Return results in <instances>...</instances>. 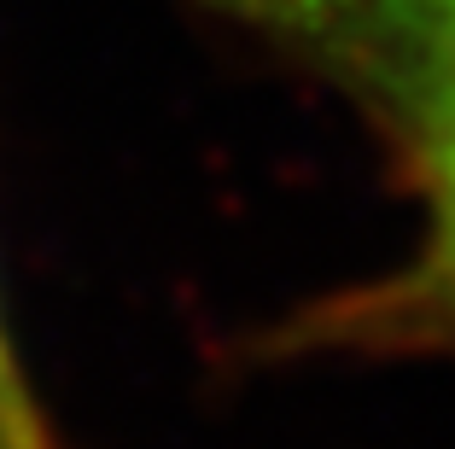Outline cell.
Instances as JSON below:
<instances>
[{"instance_id": "obj_1", "label": "cell", "mask_w": 455, "mask_h": 449, "mask_svg": "<svg viewBox=\"0 0 455 449\" xmlns=\"http://www.w3.org/2000/svg\"><path fill=\"white\" fill-rule=\"evenodd\" d=\"M251 12L374 111L420 198L415 257L362 292L350 327L455 339V0H251Z\"/></svg>"}, {"instance_id": "obj_2", "label": "cell", "mask_w": 455, "mask_h": 449, "mask_svg": "<svg viewBox=\"0 0 455 449\" xmlns=\"http://www.w3.org/2000/svg\"><path fill=\"white\" fill-rule=\"evenodd\" d=\"M0 449H59L12 344H6V327H0Z\"/></svg>"}]
</instances>
